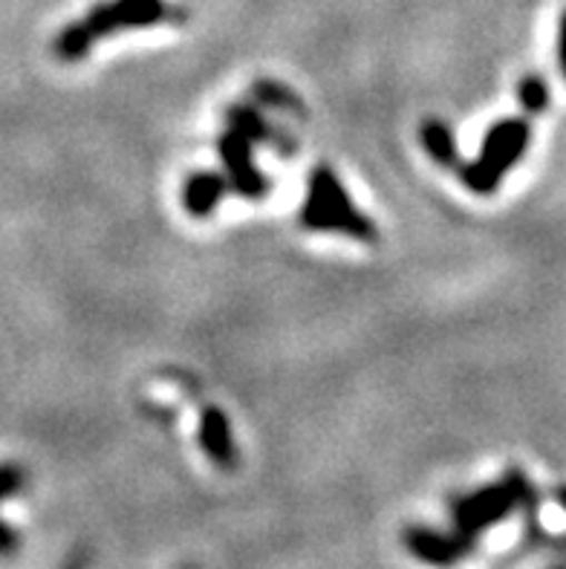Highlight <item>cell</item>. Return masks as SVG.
<instances>
[{"instance_id":"cell-1","label":"cell","mask_w":566,"mask_h":569,"mask_svg":"<svg viewBox=\"0 0 566 569\" xmlns=\"http://www.w3.org/2000/svg\"><path fill=\"white\" fill-rule=\"evenodd\" d=\"M301 223L309 231H338L361 243H376L379 231L367 214L356 209L345 182L330 166H318L307 180V200L301 206Z\"/></svg>"},{"instance_id":"cell-2","label":"cell","mask_w":566,"mask_h":569,"mask_svg":"<svg viewBox=\"0 0 566 569\" xmlns=\"http://www.w3.org/2000/svg\"><path fill=\"white\" fill-rule=\"evenodd\" d=\"M532 489L520 471H509V475L488 483L477 491L459 495L451 503V523L459 535H466L468 541L477 543L486 529L497 527L500 520L509 518L517 506L529 503Z\"/></svg>"},{"instance_id":"cell-3","label":"cell","mask_w":566,"mask_h":569,"mask_svg":"<svg viewBox=\"0 0 566 569\" xmlns=\"http://www.w3.org/2000/svg\"><path fill=\"white\" fill-rule=\"evenodd\" d=\"M529 139L532 130L526 119H503V122L491 124L486 139H483L480 157L468 162V166H459V177H463L468 191L480 197L495 194L503 177L526 153Z\"/></svg>"},{"instance_id":"cell-4","label":"cell","mask_w":566,"mask_h":569,"mask_svg":"<svg viewBox=\"0 0 566 569\" xmlns=\"http://www.w3.org/2000/svg\"><path fill=\"white\" fill-rule=\"evenodd\" d=\"M171 18L166 0H99L90 12L81 18L87 32L93 38L116 36L128 29H145Z\"/></svg>"},{"instance_id":"cell-5","label":"cell","mask_w":566,"mask_h":569,"mask_svg":"<svg viewBox=\"0 0 566 569\" xmlns=\"http://www.w3.org/2000/svg\"><path fill=\"white\" fill-rule=\"evenodd\" d=\"M401 547L408 549L419 563L437 569L457 567L474 552V541H468L466 535H459L457 529H437L425 527V523H414V527L405 529Z\"/></svg>"},{"instance_id":"cell-6","label":"cell","mask_w":566,"mask_h":569,"mask_svg":"<svg viewBox=\"0 0 566 569\" xmlns=\"http://www.w3.org/2000/svg\"><path fill=\"white\" fill-rule=\"evenodd\" d=\"M251 148L255 144L249 139H244L240 133H235L229 128L217 139V153H220L222 171H226V180H229L231 191L246 197V200H264L272 188H269V180L264 177V171L255 166Z\"/></svg>"},{"instance_id":"cell-7","label":"cell","mask_w":566,"mask_h":569,"mask_svg":"<svg viewBox=\"0 0 566 569\" xmlns=\"http://www.w3.org/2000/svg\"><path fill=\"white\" fill-rule=\"evenodd\" d=\"M226 124H229V130L249 139L251 144H269L284 157L295 153V139H289L284 130L275 128L258 108H251L246 101H237V104L226 108Z\"/></svg>"},{"instance_id":"cell-8","label":"cell","mask_w":566,"mask_h":569,"mask_svg":"<svg viewBox=\"0 0 566 569\" xmlns=\"http://www.w3.org/2000/svg\"><path fill=\"white\" fill-rule=\"evenodd\" d=\"M197 437H200L202 455L215 462L220 471H235L237 469V442L235 431H231V422L226 417V411L220 408H206L200 413V428H197Z\"/></svg>"},{"instance_id":"cell-9","label":"cell","mask_w":566,"mask_h":569,"mask_svg":"<svg viewBox=\"0 0 566 569\" xmlns=\"http://www.w3.org/2000/svg\"><path fill=\"white\" fill-rule=\"evenodd\" d=\"M229 180L226 173L220 171H197L191 173L182 186V206L191 217L197 220H206V217L215 214V209L226 200L229 194Z\"/></svg>"},{"instance_id":"cell-10","label":"cell","mask_w":566,"mask_h":569,"mask_svg":"<svg viewBox=\"0 0 566 569\" xmlns=\"http://www.w3.org/2000/svg\"><path fill=\"white\" fill-rule=\"evenodd\" d=\"M419 142H423L425 153L437 166L459 168L457 137H454V130L448 122H443V119H425L423 128H419Z\"/></svg>"},{"instance_id":"cell-11","label":"cell","mask_w":566,"mask_h":569,"mask_svg":"<svg viewBox=\"0 0 566 569\" xmlns=\"http://www.w3.org/2000/svg\"><path fill=\"white\" fill-rule=\"evenodd\" d=\"M23 486H27V471L18 462H0V500L21 495ZM18 547H21L18 532L0 520V556H12V552H18Z\"/></svg>"},{"instance_id":"cell-12","label":"cell","mask_w":566,"mask_h":569,"mask_svg":"<svg viewBox=\"0 0 566 569\" xmlns=\"http://www.w3.org/2000/svg\"><path fill=\"white\" fill-rule=\"evenodd\" d=\"M96 38L87 32V27L81 21L67 23L61 32L52 41V52H56L58 61H64V64H76V61H85L93 50Z\"/></svg>"},{"instance_id":"cell-13","label":"cell","mask_w":566,"mask_h":569,"mask_svg":"<svg viewBox=\"0 0 566 569\" xmlns=\"http://www.w3.org/2000/svg\"><path fill=\"white\" fill-rule=\"evenodd\" d=\"M255 96H258L260 104L301 113V101H298V96H295L289 87L278 84V81H258V84H255Z\"/></svg>"},{"instance_id":"cell-14","label":"cell","mask_w":566,"mask_h":569,"mask_svg":"<svg viewBox=\"0 0 566 569\" xmlns=\"http://www.w3.org/2000/svg\"><path fill=\"white\" fill-rule=\"evenodd\" d=\"M517 101L524 104L526 113H544L549 108V87L540 76H526L517 84Z\"/></svg>"},{"instance_id":"cell-15","label":"cell","mask_w":566,"mask_h":569,"mask_svg":"<svg viewBox=\"0 0 566 569\" xmlns=\"http://www.w3.org/2000/svg\"><path fill=\"white\" fill-rule=\"evenodd\" d=\"M558 61H560V70H564V79H566V12L560 14V29H558Z\"/></svg>"},{"instance_id":"cell-16","label":"cell","mask_w":566,"mask_h":569,"mask_svg":"<svg viewBox=\"0 0 566 569\" xmlns=\"http://www.w3.org/2000/svg\"><path fill=\"white\" fill-rule=\"evenodd\" d=\"M64 569H87V558H81V556H76L72 558L70 563H67Z\"/></svg>"}]
</instances>
